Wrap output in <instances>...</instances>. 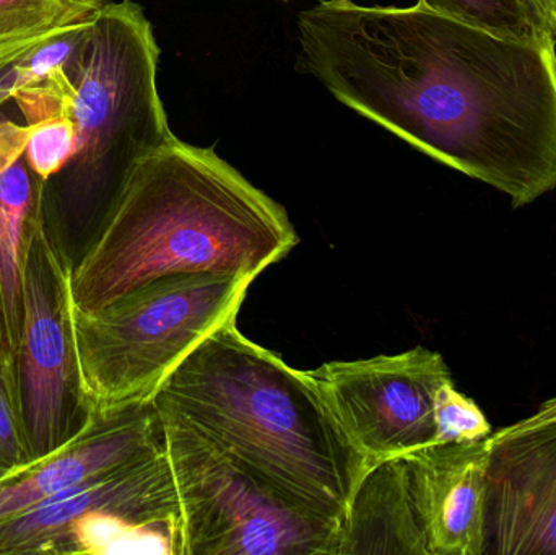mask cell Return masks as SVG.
Returning a JSON list of instances; mask_svg holds the SVG:
<instances>
[{"mask_svg":"<svg viewBox=\"0 0 556 555\" xmlns=\"http://www.w3.org/2000/svg\"><path fill=\"white\" fill-rule=\"evenodd\" d=\"M430 555L407 455L371 463L340 530L339 555Z\"/></svg>","mask_w":556,"mask_h":555,"instance_id":"14","label":"cell"},{"mask_svg":"<svg viewBox=\"0 0 556 555\" xmlns=\"http://www.w3.org/2000/svg\"><path fill=\"white\" fill-rule=\"evenodd\" d=\"M72 263L46 234L28 248L23 280L18 383L33 462L67 445L93 420L75 341Z\"/></svg>","mask_w":556,"mask_h":555,"instance_id":"7","label":"cell"},{"mask_svg":"<svg viewBox=\"0 0 556 555\" xmlns=\"http://www.w3.org/2000/svg\"><path fill=\"white\" fill-rule=\"evenodd\" d=\"M110 0H0V54L90 22Z\"/></svg>","mask_w":556,"mask_h":555,"instance_id":"17","label":"cell"},{"mask_svg":"<svg viewBox=\"0 0 556 555\" xmlns=\"http://www.w3.org/2000/svg\"><path fill=\"white\" fill-rule=\"evenodd\" d=\"M33 463L18 383L0 370V482L20 475Z\"/></svg>","mask_w":556,"mask_h":555,"instance_id":"19","label":"cell"},{"mask_svg":"<svg viewBox=\"0 0 556 555\" xmlns=\"http://www.w3.org/2000/svg\"><path fill=\"white\" fill-rule=\"evenodd\" d=\"M278 202L211 147L178 137L147 156L72 267L81 312L166 277L230 274L256 280L296 247Z\"/></svg>","mask_w":556,"mask_h":555,"instance_id":"2","label":"cell"},{"mask_svg":"<svg viewBox=\"0 0 556 555\" xmlns=\"http://www.w3.org/2000/svg\"><path fill=\"white\" fill-rule=\"evenodd\" d=\"M492 439L408 453L430 555L486 553Z\"/></svg>","mask_w":556,"mask_h":555,"instance_id":"12","label":"cell"},{"mask_svg":"<svg viewBox=\"0 0 556 555\" xmlns=\"http://www.w3.org/2000/svg\"><path fill=\"white\" fill-rule=\"evenodd\" d=\"M555 38H556V22H555Z\"/></svg>","mask_w":556,"mask_h":555,"instance_id":"22","label":"cell"},{"mask_svg":"<svg viewBox=\"0 0 556 555\" xmlns=\"http://www.w3.org/2000/svg\"><path fill=\"white\" fill-rule=\"evenodd\" d=\"M42 186L26 155V127L0 108V370L16 383L26 254L45 224Z\"/></svg>","mask_w":556,"mask_h":555,"instance_id":"13","label":"cell"},{"mask_svg":"<svg viewBox=\"0 0 556 555\" xmlns=\"http://www.w3.org/2000/svg\"><path fill=\"white\" fill-rule=\"evenodd\" d=\"M309 375L369 463L437 442L434 401L438 390L453 380L438 352L415 348L363 361L327 362Z\"/></svg>","mask_w":556,"mask_h":555,"instance_id":"8","label":"cell"},{"mask_svg":"<svg viewBox=\"0 0 556 555\" xmlns=\"http://www.w3.org/2000/svg\"><path fill=\"white\" fill-rule=\"evenodd\" d=\"M438 443L476 442L492 436V424L476 401L459 393L450 380L438 390L434 401Z\"/></svg>","mask_w":556,"mask_h":555,"instance_id":"18","label":"cell"},{"mask_svg":"<svg viewBox=\"0 0 556 555\" xmlns=\"http://www.w3.org/2000/svg\"><path fill=\"white\" fill-rule=\"evenodd\" d=\"M438 15L526 45H556L554 23L538 0H418Z\"/></svg>","mask_w":556,"mask_h":555,"instance_id":"15","label":"cell"},{"mask_svg":"<svg viewBox=\"0 0 556 555\" xmlns=\"http://www.w3.org/2000/svg\"><path fill=\"white\" fill-rule=\"evenodd\" d=\"M163 443V420L152 400L97 414L67 445L0 482V521L137 462Z\"/></svg>","mask_w":556,"mask_h":555,"instance_id":"11","label":"cell"},{"mask_svg":"<svg viewBox=\"0 0 556 555\" xmlns=\"http://www.w3.org/2000/svg\"><path fill=\"white\" fill-rule=\"evenodd\" d=\"M160 48L142 7L110 2L58 71L74 124L71 155L42 186L46 234L72 267L137 166L175 137L156 87Z\"/></svg>","mask_w":556,"mask_h":555,"instance_id":"4","label":"cell"},{"mask_svg":"<svg viewBox=\"0 0 556 555\" xmlns=\"http://www.w3.org/2000/svg\"><path fill=\"white\" fill-rule=\"evenodd\" d=\"M152 401L160 414L340 527L371 465L309 371L244 338L237 321L205 338Z\"/></svg>","mask_w":556,"mask_h":555,"instance_id":"3","label":"cell"},{"mask_svg":"<svg viewBox=\"0 0 556 555\" xmlns=\"http://www.w3.org/2000/svg\"><path fill=\"white\" fill-rule=\"evenodd\" d=\"M253 282L230 274H185L94 312L75 306L81 384L93 416L152 400L205 338L237 321Z\"/></svg>","mask_w":556,"mask_h":555,"instance_id":"5","label":"cell"},{"mask_svg":"<svg viewBox=\"0 0 556 555\" xmlns=\"http://www.w3.org/2000/svg\"><path fill=\"white\" fill-rule=\"evenodd\" d=\"M490 439L485 554H556V424Z\"/></svg>","mask_w":556,"mask_h":555,"instance_id":"10","label":"cell"},{"mask_svg":"<svg viewBox=\"0 0 556 555\" xmlns=\"http://www.w3.org/2000/svg\"><path fill=\"white\" fill-rule=\"evenodd\" d=\"M181 555H339L340 527L163 416Z\"/></svg>","mask_w":556,"mask_h":555,"instance_id":"6","label":"cell"},{"mask_svg":"<svg viewBox=\"0 0 556 555\" xmlns=\"http://www.w3.org/2000/svg\"><path fill=\"white\" fill-rule=\"evenodd\" d=\"M285 2H287V0H285Z\"/></svg>","mask_w":556,"mask_h":555,"instance_id":"23","label":"cell"},{"mask_svg":"<svg viewBox=\"0 0 556 555\" xmlns=\"http://www.w3.org/2000/svg\"><path fill=\"white\" fill-rule=\"evenodd\" d=\"M91 22V20H90ZM90 22L67 26L0 54V108L67 64L84 46Z\"/></svg>","mask_w":556,"mask_h":555,"instance_id":"16","label":"cell"},{"mask_svg":"<svg viewBox=\"0 0 556 555\" xmlns=\"http://www.w3.org/2000/svg\"><path fill=\"white\" fill-rule=\"evenodd\" d=\"M538 2L541 3L542 9L545 10V13H547L548 18H551V22L554 23L555 28L556 0H538Z\"/></svg>","mask_w":556,"mask_h":555,"instance_id":"21","label":"cell"},{"mask_svg":"<svg viewBox=\"0 0 556 555\" xmlns=\"http://www.w3.org/2000/svg\"><path fill=\"white\" fill-rule=\"evenodd\" d=\"M300 62L343 106L525 207L556 189V45H526L424 7L320 0Z\"/></svg>","mask_w":556,"mask_h":555,"instance_id":"1","label":"cell"},{"mask_svg":"<svg viewBox=\"0 0 556 555\" xmlns=\"http://www.w3.org/2000/svg\"><path fill=\"white\" fill-rule=\"evenodd\" d=\"M91 512L168 531L181 546L178 491L165 443L137 462L0 521V555H67L72 525Z\"/></svg>","mask_w":556,"mask_h":555,"instance_id":"9","label":"cell"},{"mask_svg":"<svg viewBox=\"0 0 556 555\" xmlns=\"http://www.w3.org/2000/svg\"><path fill=\"white\" fill-rule=\"evenodd\" d=\"M556 424V396L541 404L538 411L526 419L513 424V426L503 427L496 430V436H511V433L526 432V430L538 429L542 426H552Z\"/></svg>","mask_w":556,"mask_h":555,"instance_id":"20","label":"cell"}]
</instances>
